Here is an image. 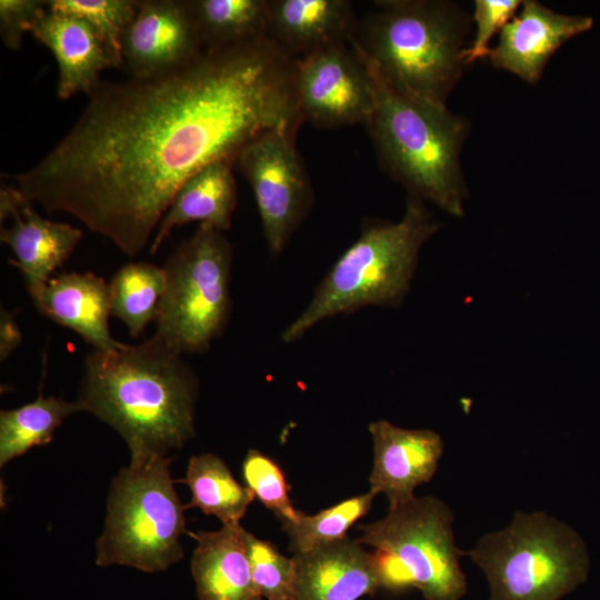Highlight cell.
Masks as SVG:
<instances>
[{
  "label": "cell",
  "instance_id": "obj_1",
  "mask_svg": "<svg viewBox=\"0 0 600 600\" xmlns=\"http://www.w3.org/2000/svg\"><path fill=\"white\" fill-rule=\"evenodd\" d=\"M67 134L16 186L134 257L179 188L260 133L302 122L294 60L264 37L168 71L100 82Z\"/></svg>",
  "mask_w": 600,
  "mask_h": 600
},
{
  "label": "cell",
  "instance_id": "obj_2",
  "mask_svg": "<svg viewBox=\"0 0 600 600\" xmlns=\"http://www.w3.org/2000/svg\"><path fill=\"white\" fill-rule=\"evenodd\" d=\"M197 398L191 366L152 336L114 351L89 352L76 401L114 429L130 461H138L166 457L194 436Z\"/></svg>",
  "mask_w": 600,
  "mask_h": 600
},
{
  "label": "cell",
  "instance_id": "obj_3",
  "mask_svg": "<svg viewBox=\"0 0 600 600\" xmlns=\"http://www.w3.org/2000/svg\"><path fill=\"white\" fill-rule=\"evenodd\" d=\"M370 70L376 81V104L366 127L381 164L410 197L462 216L467 190L459 154L467 121L444 103L401 91Z\"/></svg>",
  "mask_w": 600,
  "mask_h": 600
},
{
  "label": "cell",
  "instance_id": "obj_4",
  "mask_svg": "<svg viewBox=\"0 0 600 600\" xmlns=\"http://www.w3.org/2000/svg\"><path fill=\"white\" fill-rule=\"evenodd\" d=\"M350 44L392 87L444 103L461 76L463 29L450 3L376 1Z\"/></svg>",
  "mask_w": 600,
  "mask_h": 600
},
{
  "label": "cell",
  "instance_id": "obj_5",
  "mask_svg": "<svg viewBox=\"0 0 600 600\" xmlns=\"http://www.w3.org/2000/svg\"><path fill=\"white\" fill-rule=\"evenodd\" d=\"M439 228L414 197H409L400 221H369L318 284L306 309L282 331V341H297L333 316L367 306H400L410 289L419 251Z\"/></svg>",
  "mask_w": 600,
  "mask_h": 600
},
{
  "label": "cell",
  "instance_id": "obj_6",
  "mask_svg": "<svg viewBox=\"0 0 600 600\" xmlns=\"http://www.w3.org/2000/svg\"><path fill=\"white\" fill-rule=\"evenodd\" d=\"M484 573L489 600H560L588 579L580 534L544 511H516L510 523L462 551Z\"/></svg>",
  "mask_w": 600,
  "mask_h": 600
},
{
  "label": "cell",
  "instance_id": "obj_7",
  "mask_svg": "<svg viewBox=\"0 0 600 600\" xmlns=\"http://www.w3.org/2000/svg\"><path fill=\"white\" fill-rule=\"evenodd\" d=\"M171 458L130 461L111 481L96 564L144 572L168 569L183 557L184 509L170 474Z\"/></svg>",
  "mask_w": 600,
  "mask_h": 600
},
{
  "label": "cell",
  "instance_id": "obj_8",
  "mask_svg": "<svg viewBox=\"0 0 600 600\" xmlns=\"http://www.w3.org/2000/svg\"><path fill=\"white\" fill-rule=\"evenodd\" d=\"M454 514L433 496L413 497L387 516L359 526L361 544L374 549L381 588H417L426 600H460L468 589L454 541Z\"/></svg>",
  "mask_w": 600,
  "mask_h": 600
},
{
  "label": "cell",
  "instance_id": "obj_9",
  "mask_svg": "<svg viewBox=\"0 0 600 600\" xmlns=\"http://www.w3.org/2000/svg\"><path fill=\"white\" fill-rule=\"evenodd\" d=\"M231 266L223 232L200 224L162 266L166 283L153 336L181 356L207 351L229 320Z\"/></svg>",
  "mask_w": 600,
  "mask_h": 600
},
{
  "label": "cell",
  "instance_id": "obj_10",
  "mask_svg": "<svg viewBox=\"0 0 600 600\" xmlns=\"http://www.w3.org/2000/svg\"><path fill=\"white\" fill-rule=\"evenodd\" d=\"M296 129L278 127L249 141L236 164L248 180L270 252L280 254L312 203L309 177L296 149Z\"/></svg>",
  "mask_w": 600,
  "mask_h": 600
},
{
  "label": "cell",
  "instance_id": "obj_11",
  "mask_svg": "<svg viewBox=\"0 0 600 600\" xmlns=\"http://www.w3.org/2000/svg\"><path fill=\"white\" fill-rule=\"evenodd\" d=\"M294 84L302 121L321 128L366 126L374 109V77L350 43L294 59Z\"/></svg>",
  "mask_w": 600,
  "mask_h": 600
},
{
  "label": "cell",
  "instance_id": "obj_12",
  "mask_svg": "<svg viewBox=\"0 0 600 600\" xmlns=\"http://www.w3.org/2000/svg\"><path fill=\"white\" fill-rule=\"evenodd\" d=\"M0 240L12 250L13 264L34 302L51 274L70 258L82 231L43 218L16 184L0 189Z\"/></svg>",
  "mask_w": 600,
  "mask_h": 600
},
{
  "label": "cell",
  "instance_id": "obj_13",
  "mask_svg": "<svg viewBox=\"0 0 600 600\" xmlns=\"http://www.w3.org/2000/svg\"><path fill=\"white\" fill-rule=\"evenodd\" d=\"M203 51L188 0H142L126 28L123 68L143 78L179 67Z\"/></svg>",
  "mask_w": 600,
  "mask_h": 600
},
{
  "label": "cell",
  "instance_id": "obj_14",
  "mask_svg": "<svg viewBox=\"0 0 600 600\" xmlns=\"http://www.w3.org/2000/svg\"><path fill=\"white\" fill-rule=\"evenodd\" d=\"M373 442L370 491L384 493L389 508L414 497V489L437 472L444 442L429 429H404L387 420L368 427Z\"/></svg>",
  "mask_w": 600,
  "mask_h": 600
},
{
  "label": "cell",
  "instance_id": "obj_15",
  "mask_svg": "<svg viewBox=\"0 0 600 600\" xmlns=\"http://www.w3.org/2000/svg\"><path fill=\"white\" fill-rule=\"evenodd\" d=\"M591 26L589 17L557 13L537 1L527 0L521 11L501 29L499 43L490 49L489 58L496 68L533 84L552 54L567 40Z\"/></svg>",
  "mask_w": 600,
  "mask_h": 600
},
{
  "label": "cell",
  "instance_id": "obj_16",
  "mask_svg": "<svg viewBox=\"0 0 600 600\" xmlns=\"http://www.w3.org/2000/svg\"><path fill=\"white\" fill-rule=\"evenodd\" d=\"M292 559V600H357L381 588L374 553L348 536Z\"/></svg>",
  "mask_w": 600,
  "mask_h": 600
},
{
  "label": "cell",
  "instance_id": "obj_17",
  "mask_svg": "<svg viewBox=\"0 0 600 600\" xmlns=\"http://www.w3.org/2000/svg\"><path fill=\"white\" fill-rule=\"evenodd\" d=\"M31 33L54 56L60 99L89 96L101 82L99 76L104 69L119 68L100 33L78 16L47 10Z\"/></svg>",
  "mask_w": 600,
  "mask_h": 600
},
{
  "label": "cell",
  "instance_id": "obj_18",
  "mask_svg": "<svg viewBox=\"0 0 600 600\" xmlns=\"http://www.w3.org/2000/svg\"><path fill=\"white\" fill-rule=\"evenodd\" d=\"M268 37L290 59L350 43L357 29L347 0H267Z\"/></svg>",
  "mask_w": 600,
  "mask_h": 600
},
{
  "label": "cell",
  "instance_id": "obj_19",
  "mask_svg": "<svg viewBox=\"0 0 600 600\" xmlns=\"http://www.w3.org/2000/svg\"><path fill=\"white\" fill-rule=\"evenodd\" d=\"M33 303L42 316L71 329L96 350L114 351L122 344L109 330V283L92 272L51 278Z\"/></svg>",
  "mask_w": 600,
  "mask_h": 600
},
{
  "label": "cell",
  "instance_id": "obj_20",
  "mask_svg": "<svg viewBox=\"0 0 600 600\" xmlns=\"http://www.w3.org/2000/svg\"><path fill=\"white\" fill-rule=\"evenodd\" d=\"M241 531L239 524L189 533L197 541L191 573L199 600H261Z\"/></svg>",
  "mask_w": 600,
  "mask_h": 600
},
{
  "label": "cell",
  "instance_id": "obj_21",
  "mask_svg": "<svg viewBox=\"0 0 600 600\" xmlns=\"http://www.w3.org/2000/svg\"><path fill=\"white\" fill-rule=\"evenodd\" d=\"M234 159L216 160L192 174L177 191L162 217L150 244L156 253L172 230L189 222L230 229L237 206V184L232 173Z\"/></svg>",
  "mask_w": 600,
  "mask_h": 600
},
{
  "label": "cell",
  "instance_id": "obj_22",
  "mask_svg": "<svg viewBox=\"0 0 600 600\" xmlns=\"http://www.w3.org/2000/svg\"><path fill=\"white\" fill-rule=\"evenodd\" d=\"M179 482L188 484L191 500L186 508H198L207 516H216L223 526H239L253 492L241 486L227 464L212 453L190 458L186 477Z\"/></svg>",
  "mask_w": 600,
  "mask_h": 600
},
{
  "label": "cell",
  "instance_id": "obj_23",
  "mask_svg": "<svg viewBox=\"0 0 600 600\" xmlns=\"http://www.w3.org/2000/svg\"><path fill=\"white\" fill-rule=\"evenodd\" d=\"M203 50L268 37L267 0H188Z\"/></svg>",
  "mask_w": 600,
  "mask_h": 600
},
{
  "label": "cell",
  "instance_id": "obj_24",
  "mask_svg": "<svg viewBox=\"0 0 600 600\" xmlns=\"http://www.w3.org/2000/svg\"><path fill=\"white\" fill-rule=\"evenodd\" d=\"M80 411L77 401L69 402L54 396L46 398L42 389L34 401L16 409L1 410L0 466H6L33 447L51 442L63 420Z\"/></svg>",
  "mask_w": 600,
  "mask_h": 600
},
{
  "label": "cell",
  "instance_id": "obj_25",
  "mask_svg": "<svg viewBox=\"0 0 600 600\" xmlns=\"http://www.w3.org/2000/svg\"><path fill=\"white\" fill-rule=\"evenodd\" d=\"M164 283L163 268L144 261L129 262L111 278V317L120 320L132 338L156 321Z\"/></svg>",
  "mask_w": 600,
  "mask_h": 600
},
{
  "label": "cell",
  "instance_id": "obj_26",
  "mask_svg": "<svg viewBox=\"0 0 600 600\" xmlns=\"http://www.w3.org/2000/svg\"><path fill=\"white\" fill-rule=\"evenodd\" d=\"M376 494L371 491L349 498L313 516L298 512L296 520L283 523L290 549L306 552L347 537L350 527L366 516Z\"/></svg>",
  "mask_w": 600,
  "mask_h": 600
},
{
  "label": "cell",
  "instance_id": "obj_27",
  "mask_svg": "<svg viewBox=\"0 0 600 600\" xmlns=\"http://www.w3.org/2000/svg\"><path fill=\"white\" fill-rule=\"evenodd\" d=\"M137 0H49L48 10L78 16L87 20L100 33L119 68H123L121 41L126 28L132 21Z\"/></svg>",
  "mask_w": 600,
  "mask_h": 600
},
{
  "label": "cell",
  "instance_id": "obj_28",
  "mask_svg": "<svg viewBox=\"0 0 600 600\" xmlns=\"http://www.w3.org/2000/svg\"><path fill=\"white\" fill-rule=\"evenodd\" d=\"M242 539L250 561L252 579L260 594L268 600H292L294 562L277 547L242 528Z\"/></svg>",
  "mask_w": 600,
  "mask_h": 600
},
{
  "label": "cell",
  "instance_id": "obj_29",
  "mask_svg": "<svg viewBox=\"0 0 600 600\" xmlns=\"http://www.w3.org/2000/svg\"><path fill=\"white\" fill-rule=\"evenodd\" d=\"M247 487L282 523L296 520L298 510L289 497L290 486L279 464L257 449H250L242 463Z\"/></svg>",
  "mask_w": 600,
  "mask_h": 600
},
{
  "label": "cell",
  "instance_id": "obj_30",
  "mask_svg": "<svg viewBox=\"0 0 600 600\" xmlns=\"http://www.w3.org/2000/svg\"><path fill=\"white\" fill-rule=\"evenodd\" d=\"M518 0H477L473 18L477 24L471 46L463 50L464 64L489 56V42L498 29H502L520 6Z\"/></svg>",
  "mask_w": 600,
  "mask_h": 600
},
{
  "label": "cell",
  "instance_id": "obj_31",
  "mask_svg": "<svg viewBox=\"0 0 600 600\" xmlns=\"http://www.w3.org/2000/svg\"><path fill=\"white\" fill-rule=\"evenodd\" d=\"M48 10L43 0H1L0 36L3 44L19 50L24 32H31Z\"/></svg>",
  "mask_w": 600,
  "mask_h": 600
},
{
  "label": "cell",
  "instance_id": "obj_32",
  "mask_svg": "<svg viewBox=\"0 0 600 600\" xmlns=\"http://www.w3.org/2000/svg\"><path fill=\"white\" fill-rule=\"evenodd\" d=\"M22 343V333L16 320V312L0 310V360H7Z\"/></svg>",
  "mask_w": 600,
  "mask_h": 600
}]
</instances>
